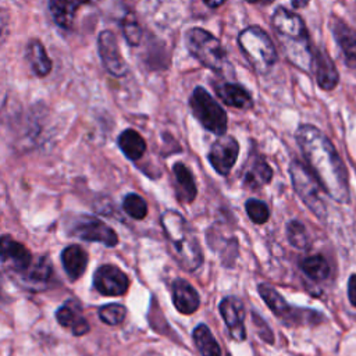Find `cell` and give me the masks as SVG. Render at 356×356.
Returning <instances> with one entry per match:
<instances>
[{
  "label": "cell",
  "instance_id": "obj_29",
  "mask_svg": "<svg viewBox=\"0 0 356 356\" xmlns=\"http://www.w3.org/2000/svg\"><path fill=\"white\" fill-rule=\"evenodd\" d=\"M286 238L296 249H307L310 246V238L306 227L298 220H292L286 224Z\"/></svg>",
  "mask_w": 356,
  "mask_h": 356
},
{
  "label": "cell",
  "instance_id": "obj_26",
  "mask_svg": "<svg viewBox=\"0 0 356 356\" xmlns=\"http://www.w3.org/2000/svg\"><path fill=\"white\" fill-rule=\"evenodd\" d=\"M117 142H118V147L125 154V157L132 161L139 160L146 152L145 139L142 138V135L138 131H135L132 128L124 129L120 134Z\"/></svg>",
  "mask_w": 356,
  "mask_h": 356
},
{
  "label": "cell",
  "instance_id": "obj_30",
  "mask_svg": "<svg viewBox=\"0 0 356 356\" xmlns=\"http://www.w3.org/2000/svg\"><path fill=\"white\" fill-rule=\"evenodd\" d=\"M122 209L129 217L135 220H142L147 214V204L145 199L138 193H128L122 200Z\"/></svg>",
  "mask_w": 356,
  "mask_h": 356
},
{
  "label": "cell",
  "instance_id": "obj_24",
  "mask_svg": "<svg viewBox=\"0 0 356 356\" xmlns=\"http://www.w3.org/2000/svg\"><path fill=\"white\" fill-rule=\"evenodd\" d=\"M61 263L70 280L75 281L82 277L86 270L88 253L79 245H68L61 252Z\"/></svg>",
  "mask_w": 356,
  "mask_h": 356
},
{
  "label": "cell",
  "instance_id": "obj_28",
  "mask_svg": "<svg viewBox=\"0 0 356 356\" xmlns=\"http://www.w3.org/2000/svg\"><path fill=\"white\" fill-rule=\"evenodd\" d=\"M300 270L313 281H324L328 278L331 270L327 259L321 254L307 256L300 261Z\"/></svg>",
  "mask_w": 356,
  "mask_h": 356
},
{
  "label": "cell",
  "instance_id": "obj_16",
  "mask_svg": "<svg viewBox=\"0 0 356 356\" xmlns=\"http://www.w3.org/2000/svg\"><path fill=\"white\" fill-rule=\"evenodd\" d=\"M330 29L342 51L345 64L349 68L356 70V31L337 17L331 18Z\"/></svg>",
  "mask_w": 356,
  "mask_h": 356
},
{
  "label": "cell",
  "instance_id": "obj_27",
  "mask_svg": "<svg viewBox=\"0 0 356 356\" xmlns=\"http://www.w3.org/2000/svg\"><path fill=\"white\" fill-rule=\"evenodd\" d=\"M192 337L202 356H221V348L206 324H197Z\"/></svg>",
  "mask_w": 356,
  "mask_h": 356
},
{
  "label": "cell",
  "instance_id": "obj_18",
  "mask_svg": "<svg viewBox=\"0 0 356 356\" xmlns=\"http://www.w3.org/2000/svg\"><path fill=\"white\" fill-rule=\"evenodd\" d=\"M53 275V266L49 260V257L42 256L36 261L32 263V266L21 275L15 277L18 282L22 284V286L31 289V291H40L47 286Z\"/></svg>",
  "mask_w": 356,
  "mask_h": 356
},
{
  "label": "cell",
  "instance_id": "obj_3",
  "mask_svg": "<svg viewBox=\"0 0 356 356\" xmlns=\"http://www.w3.org/2000/svg\"><path fill=\"white\" fill-rule=\"evenodd\" d=\"M238 44L250 63L253 70L259 74H267L277 63V49L264 29L257 25H250L238 35Z\"/></svg>",
  "mask_w": 356,
  "mask_h": 356
},
{
  "label": "cell",
  "instance_id": "obj_32",
  "mask_svg": "<svg viewBox=\"0 0 356 356\" xmlns=\"http://www.w3.org/2000/svg\"><path fill=\"white\" fill-rule=\"evenodd\" d=\"M121 29L129 46H138L142 39V28L134 14H127L121 21Z\"/></svg>",
  "mask_w": 356,
  "mask_h": 356
},
{
  "label": "cell",
  "instance_id": "obj_21",
  "mask_svg": "<svg viewBox=\"0 0 356 356\" xmlns=\"http://www.w3.org/2000/svg\"><path fill=\"white\" fill-rule=\"evenodd\" d=\"M217 96L225 103L227 106L239 108V110H249L253 107L252 95L248 89L235 82H222L216 86Z\"/></svg>",
  "mask_w": 356,
  "mask_h": 356
},
{
  "label": "cell",
  "instance_id": "obj_39",
  "mask_svg": "<svg viewBox=\"0 0 356 356\" xmlns=\"http://www.w3.org/2000/svg\"><path fill=\"white\" fill-rule=\"evenodd\" d=\"M228 356H229V355H228Z\"/></svg>",
  "mask_w": 356,
  "mask_h": 356
},
{
  "label": "cell",
  "instance_id": "obj_38",
  "mask_svg": "<svg viewBox=\"0 0 356 356\" xmlns=\"http://www.w3.org/2000/svg\"><path fill=\"white\" fill-rule=\"evenodd\" d=\"M246 1H249V3H263V4H268V3H271V1H274V0H246Z\"/></svg>",
  "mask_w": 356,
  "mask_h": 356
},
{
  "label": "cell",
  "instance_id": "obj_6",
  "mask_svg": "<svg viewBox=\"0 0 356 356\" xmlns=\"http://www.w3.org/2000/svg\"><path fill=\"white\" fill-rule=\"evenodd\" d=\"M257 291L270 310L286 325H316L324 320V316L313 309L291 306L273 286L259 284Z\"/></svg>",
  "mask_w": 356,
  "mask_h": 356
},
{
  "label": "cell",
  "instance_id": "obj_33",
  "mask_svg": "<svg viewBox=\"0 0 356 356\" xmlns=\"http://www.w3.org/2000/svg\"><path fill=\"white\" fill-rule=\"evenodd\" d=\"M245 210L254 224H264L270 218V209L266 202L259 199H249L245 203Z\"/></svg>",
  "mask_w": 356,
  "mask_h": 356
},
{
  "label": "cell",
  "instance_id": "obj_12",
  "mask_svg": "<svg viewBox=\"0 0 356 356\" xmlns=\"http://www.w3.org/2000/svg\"><path fill=\"white\" fill-rule=\"evenodd\" d=\"M93 286L104 296H121L129 288V278L117 266L103 264L93 274Z\"/></svg>",
  "mask_w": 356,
  "mask_h": 356
},
{
  "label": "cell",
  "instance_id": "obj_20",
  "mask_svg": "<svg viewBox=\"0 0 356 356\" xmlns=\"http://www.w3.org/2000/svg\"><path fill=\"white\" fill-rule=\"evenodd\" d=\"M271 178L273 170L264 157L259 153H250L243 172V184L250 189H259L268 184Z\"/></svg>",
  "mask_w": 356,
  "mask_h": 356
},
{
  "label": "cell",
  "instance_id": "obj_13",
  "mask_svg": "<svg viewBox=\"0 0 356 356\" xmlns=\"http://www.w3.org/2000/svg\"><path fill=\"white\" fill-rule=\"evenodd\" d=\"M239 143L234 136L221 135L216 139L209 152V161L220 175H228L236 163Z\"/></svg>",
  "mask_w": 356,
  "mask_h": 356
},
{
  "label": "cell",
  "instance_id": "obj_31",
  "mask_svg": "<svg viewBox=\"0 0 356 356\" xmlns=\"http://www.w3.org/2000/svg\"><path fill=\"white\" fill-rule=\"evenodd\" d=\"M127 309L120 303H108L99 309V318L107 325H118L124 321Z\"/></svg>",
  "mask_w": 356,
  "mask_h": 356
},
{
  "label": "cell",
  "instance_id": "obj_15",
  "mask_svg": "<svg viewBox=\"0 0 356 356\" xmlns=\"http://www.w3.org/2000/svg\"><path fill=\"white\" fill-rule=\"evenodd\" d=\"M312 72L316 76V82L323 90H332L339 82V74L332 58L321 49L313 47V67Z\"/></svg>",
  "mask_w": 356,
  "mask_h": 356
},
{
  "label": "cell",
  "instance_id": "obj_23",
  "mask_svg": "<svg viewBox=\"0 0 356 356\" xmlns=\"http://www.w3.org/2000/svg\"><path fill=\"white\" fill-rule=\"evenodd\" d=\"M92 1L95 0H49V11L56 25L63 29H70L78 8Z\"/></svg>",
  "mask_w": 356,
  "mask_h": 356
},
{
  "label": "cell",
  "instance_id": "obj_8",
  "mask_svg": "<svg viewBox=\"0 0 356 356\" xmlns=\"http://www.w3.org/2000/svg\"><path fill=\"white\" fill-rule=\"evenodd\" d=\"M71 234L82 241L99 242L108 248L115 246L118 243V236L115 231L111 227H108L104 221L92 216H81L72 227Z\"/></svg>",
  "mask_w": 356,
  "mask_h": 356
},
{
  "label": "cell",
  "instance_id": "obj_2",
  "mask_svg": "<svg viewBox=\"0 0 356 356\" xmlns=\"http://www.w3.org/2000/svg\"><path fill=\"white\" fill-rule=\"evenodd\" d=\"M160 222L177 261L184 270L196 271L203 263V252L192 227L175 210H165Z\"/></svg>",
  "mask_w": 356,
  "mask_h": 356
},
{
  "label": "cell",
  "instance_id": "obj_5",
  "mask_svg": "<svg viewBox=\"0 0 356 356\" xmlns=\"http://www.w3.org/2000/svg\"><path fill=\"white\" fill-rule=\"evenodd\" d=\"M289 175L292 185L300 200L309 207V210L318 218L327 217V206L323 197L321 185L313 175V172L302 161L293 160L289 164Z\"/></svg>",
  "mask_w": 356,
  "mask_h": 356
},
{
  "label": "cell",
  "instance_id": "obj_7",
  "mask_svg": "<svg viewBox=\"0 0 356 356\" xmlns=\"http://www.w3.org/2000/svg\"><path fill=\"white\" fill-rule=\"evenodd\" d=\"M189 107L193 117L204 129L218 136L225 135L228 127L227 113L203 86H196L193 89L189 99Z\"/></svg>",
  "mask_w": 356,
  "mask_h": 356
},
{
  "label": "cell",
  "instance_id": "obj_19",
  "mask_svg": "<svg viewBox=\"0 0 356 356\" xmlns=\"http://www.w3.org/2000/svg\"><path fill=\"white\" fill-rule=\"evenodd\" d=\"M172 302L175 309L182 314H192L200 305L197 291L184 278H177L171 284Z\"/></svg>",
  "mask_w": 356,
  "mask_h": 356
},
{
  "label": "cell",
  "instance_id": "obj_10",
  "mask_svg": "<svg viewBox=\"0 0 356 356\" xmlns=\"http://www.w3.org/2000/svg\"><path fill=\"white\" fill-rule=\"evenodd\" d=\"M97 51H99L100 61L108 74L118 76V78H121L127 74L128 65L121 54L117 36L111 31L104 29L99 33Z\"/></svg>",
  "mask_w": 356,
  "mask_h": 356
},
{
  "label": "cell",
  "instance_id": "obj_37",
  "mask_svg": "<svg viewBox=\"0 0 356 356\" xmlns=\"http://www.w3.org/2000/svg\"><path fill=\"white\" fill-rule=\"evenodd\" d=\"M307 3H309V0H292V7L300 8V7H305Z\"/></svg>",
  "mask_w": 356,
  "mask_h": 356
},
{
  "label": "cell",
  "instance_id": "obj_11",
  "mask_svg": "<svg viewBox=\"0 0 356 356\" xmlns=\"http://www.w3.org/2000/svg\"><path fill=\"white\" fill-rule=\"evenodd\" d=\"M0 254L3 267L14 277L24 274L33 263V257L29 249L21 242H17L10 235L1 236Z\"/></svg>",
  "mask_w": 356,
  "mask_h": 356
},
{
  "label": "cell",
  "instance_id": "obj_1",
  "mask_svg": "<svg viewBox=\"0 0 356 356\" xmlns=\"http://www.w3.org/2000/svg\"><path fill=\"white\" fill-rule=\"evenodd\" d=\"M309 170L324 192L338 203L350 202L346 167L332 142L317 127L302 124L295 134Z\"/></svg>",
  "mask_w": 356,
  "mask_h": 356
},
{
  "label": "cell",
  "instance_id": "obj_4",
  "mask_svg": "<svg viewBox=\"0 0 356 356\" xmlns=\"http://www.w3.org/2000/svg\"><path fill=\"white\" fill-rule=\"evenodd\" d=\"M185 46L189 54L203 67L220 74L227 67V51L220 39L211 32L195 26L185 33Z\"/></svg>",
  "mask_w": 356,
  "mask_h": 356
},
{
  "label": "cell",
  "instance_id": "obj_9",
  "mask_svg": "<svg viewBox=\"0 0 356 356\" xmlns=\"http://www.w3.org/2000/svg\"><path fill=\"white\" fill-rule=\"evenodd\" d=\"M271 24L284 42H306L310 40L307 28L299 14L285 7H277Z\"/></svg>",
  "mask_w": 356,
  "mask_h": 356
},
{
  "label": "cell",
  "instance_id": "obj_17",
  "mask_svg": "<svg viewBox=\"0 0 356 356\" xmlns=\"http://www.w3.org/2000/svg\"><path fill=\"white\" fill-rule=\"evenodd\" d=\"M56 320L61 327L71 330V332L76 337H82L89 332V323L83 316L81 303L75 299L67 300L57 309Z\"/></svg>",
  "mask_w": 356,
  "mask_h": 356
},
{
  "label": "cell",
  "instance_id": "obj_22",
  "mask_svg": "<svg viewBox=\"0 0 356 356\" xmlns=\"http://www.w3.org/2000/svg\"><path fill=\"white\" fill-rule=\"evenodd\" d=\"M172 175L177 199L181 203H192L197 195V188L191 170L184 163H175Z\"/></svg>",
  "mask_w": 356,
  "mask_h": 356
},
{
  "label": "cell",
  "instance_id": "obj_14",
  "mask_svg": "<svg viewBox=\"0 0 356 356\" xmlns=\"http://www.w3.org/2000/svg\"><path fill=\"white\" fill-rule=\"evenodd\" d=\"M220 313L227 324L229 335L232 339L242 342L246 338L245 330V307L243 303L235 296H225L220 302Z\"/></svg>",
  "mask_w": 356,
  "mask_h": 356
},
{
  "label": "cell",
  "instance_id": "obj_35",
  "mask_svg": "<svg viewBox=\"0 0 356 356\" xmlns=\"http://www.w3.org/2000/svg\"><path fill=\"white\" fill-rule=\"evenodd\" d=\"M348 299L353 307H356V274H352L348 280Z\"/></svg>",
  "mask_w": 356,
  "mask_h": 356
},
{
  "label": "cell",
  "instance_id": "obj_36",
  "mask_svg": "<svg viewBox=\"0 0 356 356\" xmlns=\"http://www.w3.org/2000/svg\"><path fill=\"white\" fill-rule=\"evenodd\" d=\"M203 3L209 7V8H217L220 6H222L225 3V0H203Z\"/></svg>",
  "mask_w": 356,
  "mask_h": 356
},
{
  "label": "cell",
  "instance_id": "obj_34",
  "mask_svg": "<svg viewBox=\"0 0 356 356\" xmlns=\"http://www.w3.org/2000/svg\"><path fill=\"white\" fill-rule=\"evenodd\" d=\"M252 320H253V324H254L256 328H257L259 337H260L264 342L274 343V334H273L271 328L268 327V324L261 318V316L257 314L256 312H252Z\"/></svg>",
  "mask_w": 356,
  "mask_h": 356
},
{
  "label": "cell",
  "instance_id": "obj_25",
  "mask_svg": "<svg viewBox=\"0 0 356 356\" xmlns=\"http://www.w3.org/2000/svg\"><path fill=\"white\" fill-rule=\"evenodd\" d=\"M25 58L32 68L33 74L38 76H46L53 68V63L47 56V51L40 40L32 39L28 42L25 49Z\"/></svg>",
  "mask_w": 356,
  "mask_h": 356
}]
</instances>
